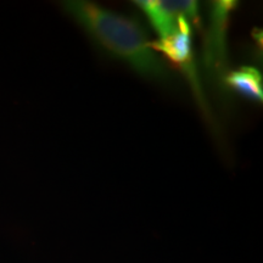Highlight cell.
<instances>
[{
  "label": "cell",
  "mask_w": 263,
  "mask_h": 263,
  "mask_svg": "<svg viewBox=\"0 0 263 263\" xmlns=\"http://www.w3.org/2000/svg\"><path fill=\"white\" fill-rule=\"evenodd\" d=\"M223 82L230 90L254 101L263 100L262 74L256 67L242 66L223 76Z\"/></svg>",
  "instance_id": "5"
},
{
  "label": "cell",
  "mask_w": 263,
  "mask_h": 263,
  "mask_svg": "<svg viewBox=\"0 0 263 263\" xmlns=\"http://www.w3.org/2000/svg\"><path fill=\"white\" fill-rule=\"evenodd\" d=\"M64 9L98 45L137 73L156 81L168 77L163 60L153 50L145 31L136 20L87 0H68Z\"/></svg>",
  "instance_id": "1"
},
{
  "label": "cell",
  "mask_w": 263,
  "mask_h": 263,
  "mask_svg": "<svg viewBox=\"0 0 263 263\" xmlns=\"http://www.w3.org/2000/svg\"><path fill=\"white\" fill-rule=\"evenodd\" d=\"M134 4L146 16L159 39L173 34L183 20L199 24V4L194 0H137Z\"/></svg>",
  "instance_id": "3"
},
{
  "label": "cell",
  "mask_w": 263,
  "mask_h": 263,
  "mask_svg": "<svg viewBox=\"0 0 263 263\" xmlns=\"http://www.w3.org/2000/svg\"><path fill=\"white\" fill-rule=\"evenodd\" d=\"M192 25L193 24L189 20H183L180 22L179 28L173 34L166 38L157 39L156 42L151 43L150 45L154 51L161 52L162 57L179 68L180 72L185 76V78L190 83L194 95H195L196 100L199 101L203 112L209 114L205 95H203L201 84H200L195 59H194L192 45Z\"/></svg>",
  "instance_id": "2"
},
{
  "label": "cell",
  "mask_w": 263,
  "mask_h": 263,
  "mask_svg": "<svg viewBox=\"0 0 263 263\" xmlns=\"http://www.w3.org/2000/svg\"><path fill=\"white\" fill-rule=\"evenodd\" d=\"M236 5L238 3L233 0H219L212 3L205 58L206 65L215 71H221L224 66L229 16Z\"/></svg>",
  "instance_id": "4"
}]
</instances>
